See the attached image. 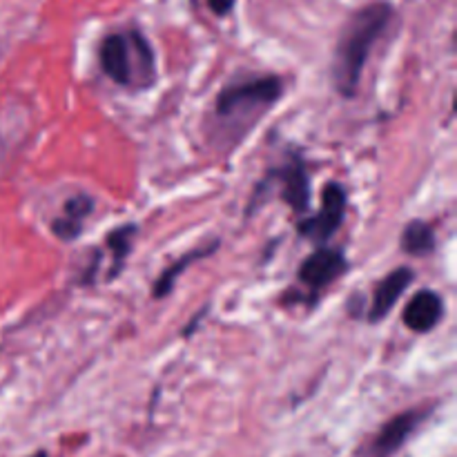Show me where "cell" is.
Returning <instances> with one entry per match:
<instances>
[{
  "label": "cell",
  "instance_id": "obj_3",
  "mask_svg": "<svg viewBox=\"0 0 457 457\" xmlns=\"http://www.w3.org/2000/svg\"><path fill=\"white\" fill-rule=\"evenodd\" d=\"M281 94H284V83L279 76H253L226 85L214 101V112L223 125H235L237 134H241L244 123L253 125L257 116L279 101Z\"/></svg>",
  "mask_w": 457,
  "mask_h": 457
},
{
  "label": "cell",
  "instance_id": "obj_6",
  "mask_svg": "<svg viewBox=\"0 0 457 457\" xmlns=\"http://www.w3.org/2000/svg\"><path fill=\"white\" fill-rule=\"evenodd\" d=\"M427 418V411H406V413L395 415L391 422H386L382 427V431L378 433V437L373 440L370 446V455L373 457H393L402 446L409 442V437L413 436L415 428L422 424V420Z\"/></svg>",
  "mask_w": 457,
  "mask_h": 457
},
{
  "label": "cell",
  "instance_id": "obj_11",
  "mask_svg": "<svg viewBox=\"0 0 457 457\" xmlns=\"http://www.w3.org/2000/svg\"><path fill=\"white\" fill-rule=\"evenodd\" d=\"M217 245H219V241H214V244L201 245V248L192 250V253L183 254L181 259H177V262H174L172 266H170L168 270H165L163 275H161L159 279L154 281V288H152V295H154L156 299L168 297V295L172 293L174 284H177L179 275H181V272L186 270L187 266H192V263H195V262H199V259H204V257H208V254H212L214 250H217Z\"/></svg>",
  "mask_w": 457,
  "mask_h": 457
},
{
  "label": "cell",
  "instance_id": "obj_10",
  "mask_svg": "<svg viewBox=\"0 0 457 457\" xmlns=\"http://www.w3.org/2000/svg\"><path fill=\"white\" fill-rule=\"evenodd\" d=\"M94 201L87 195H76L65 201L62 214L52 221V232L62 241H74L83 232L85 219L92 214Z\"/></svg>",
  "mask_w": 457,
  "mask_h": 457
},
{
  "label": "cell",
  "instance_id": "obj_2",
  "mask_svg": "<svg viewBox=\"0 0 457 457\" xmlns=\"http://www.w3.org/2000/svg\"><path fill=\"white\" fill-rule=\"evenodd\" d=\"M103 74L120 87L147 89L156 80V54L138 27L107 34L98 45Z\"/></svg>",
  "mask_w": 457,
  "mask_h": 457
},
{
  "label": "cell",
  "instance_id": "obj_7",
  "mask_svg": "<svg viewBox=\"0 0 457 457\" xmlns=\"http://www.w3.org/2000/svg\"><path fill=\"white\" fill-rule=\"evenodd\" d=\"M270 179L281 183V199L295 212H308V208H311V179H308L306 165L302 159H293L288 165L277 170Z\"/></svg>",
  "mask_w": 457,
  "mask_h": 457
},
{
  "label": "cell",
  "instance_id": "obj_5",
  "mask_svg": "<svg viewBox=\"0 0 457 457\" xmlns=\"http://www.w3.org/2000/svg\"><path fill=\"white\" fill-rule=\"evenodd\" d=\"M348 270V262L344 253L335 248H320L302 263L299 281L311 290H321Z\"/></svg>",
  "mask_w": 457,
  "mask_h": 457
},
{
  "label": "cell",
  "instance_id": "obj_1",
  "mask_svg": "<svg viewBox=\"0 0 457 457\" xmlns=\"http://www.w3.org/2000/svg\"><path fill=\"white\" fill-rule=\"evenodd\" d=\"M395 18V9L386 0H375L355 9L344 22L335 45L333 83L342 96H355L370 52L379 43Z\"/></svg>",
  "mask_w": 457,
  "mask_h": 457
},
{
  "label": "cell",
  "instance_id": "obj_9",
  "mask_svg": "<svg viewBox=\"0 0 457 457\" xmlns=\"http://www.w3.org/2000/svg\"><path fill=\"white\" fill-rule=\"evenodd\" d=\"M442 312H445V306H442L440 295H436L433 290H422L404 308L402 320H404L406 328L413 333H428L440 324Z\"/></svg>",
  "mask_w": 457,
  "mask_h": 457
},
{
  "label": "cell",
  "instance_id": "obj_4",
  "mask_svg": "<svg viewBox=\"0 0 457 457\" xmlns=\"http://www.w3.org/2000/svg\"><path fill=\"white\" fill-rule=\"evenodd\" d=\"M346 205L348 196L342 183H326L324 192H321V212L303 219L299 223V235L315 244H326L342 226L344 217H346Z\"/></svg>",
  "mask_w": 457,
  "mask_h": 457
},
{
  "label": "cell",
  "instance_id": "obj_12",
  "mask_svg": "<svg viewBox=\"0 0 457 457\" xmlns=\"http://www.w3.org/2000/svg\"><path fill=\"white\" fill-rule=\"evenodd\" d=\"M402 250L413 257H427L436 250V232L424 221H411L402 232Z\"/></svg>",
  "mask_w": 457,
  "mask_h": 457
},
{
  "label": "cell",
  "instance_id": "obj_15",
  "mask_svg": "<svg viewBox=\"0 0 457 457\" xmlns=\"http://www.w3.org/2000/svg\"><path fill=\"white\" fill-rule=\"evenodd\" d=\"M34 457H47L45 453H38V455H34Z\"/></svg>",
  "mask_w": 457,
  "mask_h": 457
},
{
  "label": "cell",
  "instance_id": "obj_13",
  "mask_svg": "<svg viewBox=\"0 0 457 457\" xmlns=\"http://www.w3.org/2000/svg\"><path fill=\"white\" fill-rule=\"evenodd\" d=\"M138 228L137 226H123V228H116L110 237H107V248L110 253L114 254V263H112V272H110V279L116 277L123 268L125 257L132 253V244H134V237H137Z\"/></svg>",
  "mask_w": 457,
  "mask_h": 457
},
{
  "label": "cell",
  "instance_id": "obj_14",
  "mask_svg": "<svg viewBox=\"0 0 457 457\" xmlns=\"http://www.w3.org/2000/svg\"><path fill=\"white\" fill-rule=\"evenodd\" d=\"M205 4H208V9L214 13V16L226 18L235 12L237 0H205Z\"/></svg>",
  "mask_w": 457,
  "mask_h": 457
},
{
  "label": "cell",
  "instance_id": "obj_8",
  "mask_svg": "<svg viewBox=\"0 0 457 457\" xmlns=\"http://www.w3.org/2000/svg\"><path fill=\"white\" fill-rule=\"evenodd\" d=\"M413 270L411 268H397V270L388 272L382 281L378 284L373 293V303H370L369 320L379 321L395 308L404 290L413 284Z\"/></svg>",
  "mask_w": 457,
  "mask_h": 457
}]
</instances>
